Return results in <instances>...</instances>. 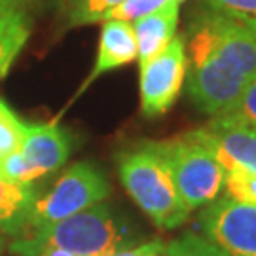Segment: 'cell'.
<instances>
[{
    "mask_svg": "<svg viewBox=\"0 0 256 256\" xmlns=\"http://www.w3.org/2000/svg\"><path fill=\"white\" fill-rule=\"evenodd\" d=\"M122 2L124 0H68V23L72 27L102 23Z\"/></svg>",
    "mask_w": 256,
    "mask_h": 256,
    "instance_id": "cell-15",
    "label": "cell"
},
{
    "mask_svg": "<svg viewBox=\"0 0 256 256\" xmlns=\"http://www.w3.org/2000/svg\"><path fill=\"white\" fill-rule=\"evenodd\" d=\"M32 236L76 256H114L138 245L135 230L102 203L32 230Z\"/></svg>",
    "mask_w": 256,
    "mask_h": 256,
    "instance_id": "cell-3",
    "label": "cell"
},
{
    "mask_svg": "<svg viewBox=\"0 0 256 256\" xmlns=\"http://www.w3.org/2000/svg\"><path fill=\"white\" fill-rule=\"evenodd\" d=\"M165 243L164 241H150V243H142V245H135L131 248H126L114 256H162Z\"/></svg>",
    "mask_w": 256,
    "mask_h": 256,
    "instance_id": "cell-22",
    "label": "cell"
},
{
    "mask_svg": "<svg viewBox=\"0 0 256 256\" xmlns=\"http://www.w3.org/2000/svg\"><path fill=\"white\" fill-rule=\"evenodd\" d=\"M224 186L232 200L256 205V173H250L243 167H234L226 171Z\"/></svg>",
    "mask_w": 256,
    "mask_h": 256,
    "instance_id": "cell-18",
    "label": "cell"
},
{
    "mask_svg": "<svg viewBox=\"0 0 256 256\" xmlns=\"http://www.w3.org/2000/svg\"><path fill=\"white\" fill-rule=\"evenodd\" d=\"M32 180L61 169L72 152V135L68 129L52 124H27V135L21 144Z\"/></svg>",
    "mask_w": 256,
    "mask_h": 256,
    "instance_id": "cell-8",
    "label": "cell"
},
{
    "mask_svg": "<svg viewBox=\"0 0 256 256\" xmlns=\"http://www.w3.org/2000/svg\"><path fill=\"white\" fill-rule=\"evenodd\" d=\"M202 2L220 12H228L238 18L256 23V0H202Z\"/></svg>",
    "mask_w": 256,
    "mask_h": 256,
    "instance_id": "cell-21",
    "label": "cell"
},
{
    "mask_svg": "<svg viewBox=\"0 0 256 256\" xmlns=\"http://www.w3.org/2000/svg\"><path fill=\"white\" fill-rule=\"evenodd\" d=\"M10 250L16 256H76L68 250H63V248L34 238L32 234L25 238H18L10 245Z\"/></svg>",
    "mask_w": 256,
    "mask_h": 256,
    "instance_id": "cell-20",
    "label": "cell"
},
{
    "mask_svg": "<svg viewBox=\"0 0 256 256\" xmlns=\"http://www.w3.org/2000/svg\"><path fill=\"white\" fill-rule=\"evenodd\" d=\"M156 142L171 169L176 192L186 209L192 212L216 200L224 186L226 169L194 131Z\"/></svg>",
    "mask_w": 256,
    "mask_h": 256,
    "instance_id": "cell-4",
    "label": "cell"
},
{
    "mask_svg": "<svg viewBox=\"0 0 256 256\" xmlns=\"http://www.w3.org/2000/svg\"><path fill=\"white\" fill-rule=\"evenodd\" d=\"M118 173L131 200L162 230L186 222L190 210L176 192L171 169L156 140L138 142L118 154Z\"/></svg>",
    "mask_w": 256,
    "mask_h": 256,
    "instance_id": "cell-2",
    "label": "cell"
},
{
    "mask_svg": "<svg viewBox=\"0 0 256 256\" xmlns=\"http://www.w3.org/2000/svg\"><path fill=\"white\" fill-rule=\"evenodd\" d=\"M188 61L182 36H174L162 54L140 66V110L146 118L164 116L186 80Z\"/></svg>",
    "mask_w": 256,
    "mask_h": 256,
    "instance_id": "cell-7",
    "label": "cell"
},
{
    "mask_svg": "<svg viewBox=\"0 0 256 256\" xmlns=\"http://www.w3.org/2000/svg\"><path fill=\"white\" fill-rule=\"evenodd\" d=\"M0 4H8V2H4V0H0ZM10 6H14V4H10Z\"/></svg>",
    "mask_w": 256,
    "mask_h": 256,
    "instance_id": "cell-24",
    "label": "cell"
},
{
    "mask_svg": "<svg viewBox=\"0 0 256 256\" xmlns=\"http://www.w3.org/2000/svg\"><path fill=\"white\" fill-rule=\"evenodd\" d=\"M200 230L230 256H256V205L230 196L214 200L202 210Z\"/></svg>",
    "mask_w": 256,
    "mask_h": 256,
    "instance_id": "cell-6",
    "label": "cell"
},
{
    "mask_svg": "<svg viewBox=\"0 0 256 256\" xmlns=\"http://www.w3.org/2000/svg\"><path fill=\"white\" fill-rule=\"evenodd\" d=\"M137 57L138 48L133 25L129 21H120V19L102 21L95 64H93L90 76L84 80L82 88L74 95V99L80 97L97 78H101L102 74L110 72L114 68H120L124 64L133 63Z\"/></svg>",
    "mask_w": 256,
    "mask_h": 256,
    "instance_id": "cell-10",
    "label": "cell"
},
{
    "mask_svg": "<svg viewBox=\"0 0 256 256\" xmlns=\"http://www.w3.org/2000/svg\"><path fill=\"white\" fill-rule=\"evenodd\" d=\"M182 38L188 97L212 118L256 80V23L202 2Z\"/></svg>",
    "mask_w": 256,
    "mask_h": 256,
    "instance_id": "cell-1",
    "label": "cell"
},
{
    "mask_svg": "<svg viewBox=\"0 0 256 256\" xmlns=\"http://www.w3.org/2000/svg\"><path fill=\"white\" fill-rule=\"evenodd\" d=\"M182 4L184 0H169L160 10L133 21L138 48V66L152 61L156 55L162 54L165 48L169 46V42L176 36L178 12H180Z\"/></svg>",
    "mask_w": 256,
    "mask_h": 256,
    "instance_id": "cell-11",
    "label": "cell"
},
{
    "mask_svg": "<svg viewBox=\"0 0 256 256\" xmlns=\"http://www.w3.org/2000/svg\"><path fill=\"white\" fill-rule=\"evenodd\" d=\"M38 192L32 182H12L0 176V232L21 238Z\"/></svg>",
    "mask_w": 256,
    "mask_h": 256,
    "instance_id": "cell-12",
    "label": "cell"
},
{
    "mask_svg": "<svg viewBox=\"0 0 256 256\" xmlns=\"http://www.w3.org/2000/svg\"><path fill=\"white\" fill-rule=\"evenodd\" d=\"M32 30L30 10L0 4V80L6 78Z\"/></svg>",
    "mask_w": 256,
    "mask_h": 256,
    "instance_id": "cell-13",
    "label": "cell"
},
{
    "mask_svg": "<svg viewBox=\"0 0 256 256\" xmlns=\"http://www.w3.org/2000/svg\"><path fill=\"white\" fill-rule=\"evenodd\" d=\"M212 120L224 124H241L256 129V80L248 86L238 101L220 110L216 116H212Z\"/></svg>",
    "mask_w": 256,
    "mask_h": 256,
    "instance_id": "cell-17",
    "label": "cell"
},
{
    "mask_svg": "<svg viewBox=\"0 0 256 256\" xmlns=\"http://www.w3.org/2000/svg\"><path fill=\"white\" fill-rule=\"evenodd\" d=\"M214 152L222 167L230 171L243 167L256 173V129L241 124H224L210 120L209 126L194 131Z\"/></svg>",
    "mask_w": 256,
    "mask_h": 256,
    "instance_id": "cell-9",
    "label": "cell"
},
{
    "mask_svg": "<svg viewBox=\"0 0 256 256\" xmlns=\"http://www.w3.org/2000/svg\"><path fill=\"white\" fill-rule=\"evenodd\" d=\"M4 2H8V4H14V6H21V8H27L30 10L34 4H36L38 0H4Z\"/></svg>",
    "mask_w": 256,
    "mask_h": 256,
    "instance_id": "cell-23",
    "label": "cell"
},
{
    "mask_svg": "<svg viewBox=\"0 0 256 256\" xmlns=\"http://www.w3.org/2000/svg\"><path fill=\"white\" fill-rule=\"evenodd\" d=\"M110 194V184L99 167L80 162L68 167L50 192L38 196L28 214V228L36 230L46 224L72 216L84 209L102 203Z\"/></svg>",
    "mask_w": 256,
    "mask_h": 256,
    "instance_id": "cell-5",
    "label": "cell"
},
{
    "mask_svg": "<svg viewBox=\"0 0 256 256\" xmlns=\"http://www.w3.org/2000/svg\"><path fill=\"white\" fill-rule=\"evenodd\" d=\"M169 0H124L118 8H114L108 14V19H120V21H137V19L144 18L148 14H152L156 10L165 6Z\"/></svg>",
    "mask_w": 256,
    "mask_h": 256,
    "instance_id": "cell-19",
    "label": "cell"
},
{
    "mask_svg": "<svg viewBox=\"0 0 256 256\" xmlns=\"http://www.w3.org/2000/svg\"><path fill=\"white\" fill-rule=\"evenodd\" d=\"M27 135V124L12 110L6 101L0 99V160L19 152Z\"/></svg>",
    "mask_w": 256,
    "mask_h": 256,
    "instance_id": "cell-14",
    "label": "cell"
},
{
    "mask_svg": "<svg viewBox=\"0 0 256 256\" xmlns=\"http://www.w3.org/2000/svg\"><path fill=\"white\" fill-rule=\"evenodd\" d=\"M162 256H230L203 236L184 234L180 238L165 243Z\"/></svg>",
    "mask_w": 256,
    "mask_h": 256,
    "instance_id": "cell-16",
    "label": "cell"
}]
</instances>
